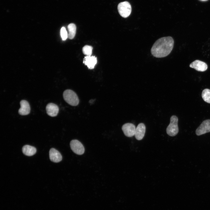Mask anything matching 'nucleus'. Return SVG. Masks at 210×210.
<instances>
[{
    "instance_id": "17",
    "label": "nucleus",
    "mask_w": 210,
    "mask_h": 210,
    "mask_svg": "<svg viewBox=\"0 0 210 210\" xmlns=\"http://www.w3.org/2000/svg\"><path fill=\"white\" fill-rule=\"evenodd\" d=\"M92 46L86 45L84 46L82 49V51L83 54L86 56H91L92 54Z\"/></svg>"
},
{
    "instance_id": "4",
    "label": "nucleus",
    "mask_w": 210,
    "mask_h": 210,
    "mask_svg": "<svg viewBox=\"0 0 210 210\" xmlns=\"http://www.w3.org/2000/svg\"><path fill=\"white\" fill-rule=\"evenodd\" d=\"M118 9L119 14L122 17L126 18L130 15L132 8L130 3L125 1L120 2L118 4Z\"/></svg>"
},
{
    "instance_id": "12",
    "label": "nucleus",
    "mask_w": 210,
    "mask_h": 210,
    "mask_svg": "<svg viewBox=\"0 0 210 210\" xmlns=\"http://www.w3.org/2000/svg\"><path fill=\"white\" fill-rule=\"evenodd\" d=\"M49 153L50 159L51 161L57 163L62 160V155L60 152L55 148H51Z\"/></svg>"
},
{
    "instance_id": "7",
    "label": "nucleus",
    "mask_w": 210,
    "mask_h": 210,
    "mask_svg": "<svg viewBox=\"0 0 210 210\" xmlns=\"http://www.w3.org/2000/svg\"><path fill=\"white\" fill-rule=\"evenodd\" d=\"M122 129L126 136L131 137L134 135L135 126L132 123H127L125 124L122 126Z\"/></svg>"
},
{
    "instance_id": "6",
    "label": "nucleus",
    "mask_w": 210,
    "mask_h": 210,
    "mask_svg": "<svg viewBox=\"0 0 210 210\" xmlns=\"http://www.w3.org/2000/svg\"><path fill=\"white\" fill-rule=\"evenodd\" d=\"M195 132L197 136L210 132V120H204L197 129Z\"/></svg>"
},
{
    "instance_id": "13",
    "label": "nucleus",
    "mask_w": 210,
    "mask_h": 210,
    "mask_svg": "<svg viewBox=\"0 0 210 210\" xmlns=\"http://www.w3.org/2000/svg\"><path fill=\"white\" fill-rule=\"evenodd\" d=\"M83 63L89 69H93L97 64V59L95 56H86L84 59Z\"/></svg>"
},
{
    "instance_id": "15",
    "label": "nucleus",
    "mask_w": 210,
    "mask_h": 210,
    "mask_svg": "<svg viewBox=\"0 0 210 210\" xmlns=\"http://www.w3.org/2000/svg\"><path fill=\"white\" fill-rule=\"evenodd\" d=\"M69 31L68 38L70 39H73L76 34V26L74 23H71L68 26Z\"/></svg>"
},
{
    "instance_id": "18",
    "label": "nucleus",
    "mask_w": 210,
    "mask_h": 210,
    "mask_svg": "<svg viewBox=\"0 0 210 210\" xmlns=\"http://www.w3.org/2000/svg\"><path fill=\"white\" fill-rule=\"evenodd\" d=\"M60 34L62 39L63 41L65 40L68 38V34L66 28L64 27H62L61 28Z\"/></svg>"
},
{
    "instance_id": "16",
    "label": "nucleus",
    "mask_w": 210,
    "mask_h": 210,
    "mask_svg": "<svg viewBox=\"0 0 210 210\" xmlns=\"http://www.w3.org/2000/svg\"><path fill=\"white\" fill-rule=\"evenodd\" d=\"M202 97L205 102L210 104V90L208 89H204L202 92Z\"/></svg>"
},
{
    "instance_id": "5",
    "label": "nucleus",
    "mask_w": 210,
    "mask_h": 210,
    "mask_svg": "<svg viewBox=\"0 0 210 210\" xmlns=\"http://www.w3.org/2000/svg\"><path fill=\"white\" fill-rule=\"evenodd\" d=\"M70 146L72 150L77 155H81L84 152L85 149L84 146L78 140H71L70 143Z\"/></svg>"
},
{
    "instance_id": "9",
    "label": "nucleus",
    "mask_w": 210,
    "mask_h": 210,
    "mask_svg": "<svg viewBox=\"0 0 210 210\" xmlns=\"http://www.w3.org/2000/svg\"><path fill=\"white\" fill-rule=\"evenodd\" d=\"M146 131V126L144 124L139 123L136 128L134 136L136 139L138 140L142 139L144 136Z\"/></svg>"
},
{
    "instance_id": "14",
    "label": "nucleus",
    "mask_w": 210,
    "mask_h": 210,
    "mask_svg": "<svg viewBox=\"0 0 210 210\" xmlns=\"http://www.w3.org/2000/svg\"><path fill=\"white\" fill-rule=\"evenodd\" d=\"M22 151L25 155L28 156H31L36 153V149L34 146L29 145H25L23 147Z\"/></svg>"
},
{
    "instance_id": "10",
    "label": "nucleus",
    "mask_w": 210,
    "mask_h": 210,
    "mask_svg": "<svg viewBox=\"0 0 210 210\" xmlns=\"http://www.w3.org/2000/svg\"><path fill=\"white\" fill-rule=\"evenodd\" d=\"M20 108L18 110L19 113L22 116L27 115L30 112V107L29 102L26 100H23L20 102Z\"/></svg>"
},
{
    "instance_id": "11",
    "label": "nucleus",
    "mask_w": 210,
    "mask_h": 210,
    "mask_svg": "<svg viewBox=\"0 0 210 210\" xmlns=\"http://www.w3.org/2000/svg\"><path fill=\"white\" fill-rule=\"evenodd\" d=\"M46 110L48 115L51 117L56 116L59 111L58 106L53 103L48 104L46 106Z\"/></svg>"
},
{
    "instance_id": "19",
    "label": "nucleus",
    "mask_w": 210,
    "mask_h": 210,
    "mask_svg": "<svg viewBox=\"0 0 210 210\" xmlns=\"http://www.w3.org/2000/svg\"><path fill=\"white\" fill-rule=\"evenodd\" d=\"M201 0L203 1H206L207 0Z\"/></svg>"
},
{
    "instance_id": "3",
    "label": "nucleus",
    "mask_w": 210,
    "mask_h": 210,
    "mask_svg": "<svg viewBox=\"0 0 210 210\" xmlns=\"http://www.w3.org/2000/svg\"><path fill=\"white\" fill-rule=\"evenodd\" d=\"M178 117L175 116H172L170 118V123L166 130L167 134L169 136H174L178 133Z\"/></svg>"
},
{
    "instance_id": "8",
    "label": "nucleus",
    "mask_w": 210,
    "mask_h": 210,
    "mask_svg": "<svg viewBox=\"0 0 210 210\" xmlns=\"http://www.w3.org/2000/svg\"><path fill=\"white\" fill-rule=\"evenodd\" d=\"M190 67L198 71L203 72L207 69V64L204 62L199 60H195L190 65Z\"/></svg>"
},
{
    "instance_id": "2",
    "label": "nucleus",
    "mask_w": 210,
    "mask_h": 210,
    "mask_svg": "<svg viewBox=\"0 0 210 210\" xmlns=\"http://www.w3.org/2000/svg\"><path fill=\"white\" fill-rule=\"evenodd\" d=\"M63 97L64 100L69 104L73 106L78 105L79 99L76 93L73 90L67 89L63 93Z\"/></svg>"
},
{
    "instance_id": "1",
    "label": "nucleus",
    "mask_w": 210,
    "mask_h": 210,
    "mask_svg": "<svg viewBox=\"0 0 210 210\" xmlns=\"http://www.w3.org/2000/svg\"><path fill=\"white\" fill-rule=\"evenodd\" d=\"M174 40L170 36L161 38L157 40L152 46L151 52L157 58L164 57L169 55L173 48Z\"/></svg>"
}]
</instances>
